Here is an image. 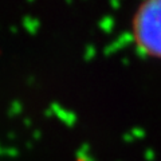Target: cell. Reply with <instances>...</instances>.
<instances>
[{
  "label": "cell",
  "instance_id": "cell-1",
  "mask_svg": "<svg viewBox=\"0 0 161 161\" xmlns=\"http://www.w3.org/2000/svg\"><path fill=\"white\" fill-rule=\"evenodd\" d=\"M136 44L144 54L161 58V0H145L133 18Z\"/></svg>",
  "mask_w": 161,
  "mask_h": 161
}]
</instances>
